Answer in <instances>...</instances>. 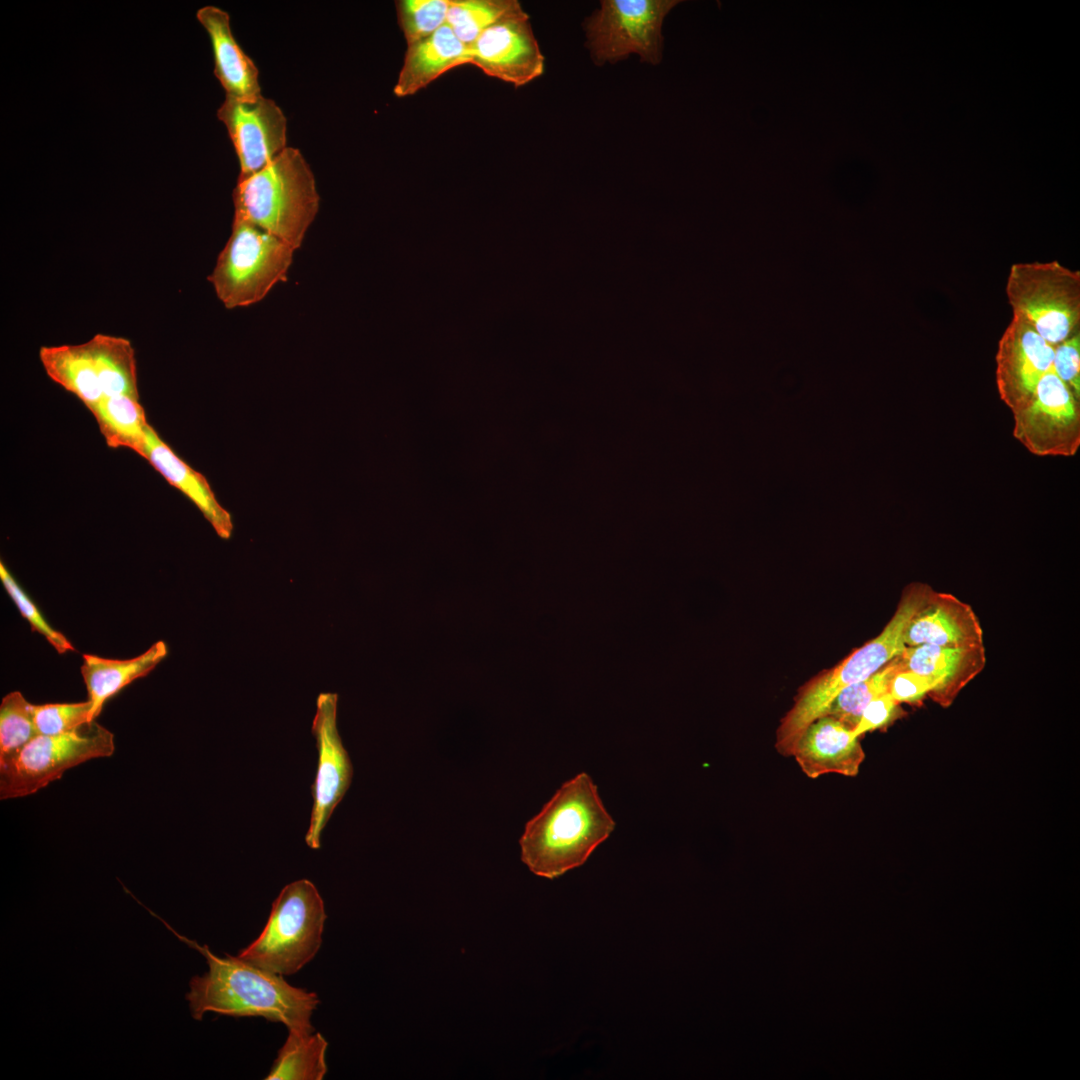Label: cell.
I'll use <instances>...</instances> for the list:
<instances>
[{
    "instance_id": "cell-1",
    "label": "cell",
    "mask_w": 1080,
    "mask_h": 1080,
    "mask_svg": "<svg viewBox=\"0 0 1080 1080\" xmlns=\"http://www.w3.org/2000/svg\"><path fill=\"white\" fill-rule=\"evenodd\" d=\"M146 909L207 961L208 971L191 978L186 994L195 1020L200 1021L205 1013L214 1012L232 1017H263L282 1023L288 1031L314 1032L311 1017L320 1002L315 992L294 987L282 975L247 963L238 956L219 957L207 945L179 934Z\"/></svg>"
},
{
    "instance_id": "cell-2",
    "label": "cell",
    "mask_w": 1080,
    "mask_h": 1080,
    "mask_svg": "<svg viewBox=\"0 0 1080 1080\" xmlns=\"http://www.w3.org/2000/svg\"><path fill=\"white\" fill-rule=\"evenodd\" d=\"M614 828L597 785L581 772L527 822L519 841L521 859L534 874L554 879L583 865Z\"/></svg>"
},
{
    "instance_id": "cell-3",
    "label": "cell",
    "mask_w": 1080,
    "mask_h": 1080,
    "mask_svg": "<svg viewBox=\"0 0 1080 1080\" xmlns=\"http://www.w3.org/2000/svg\"><path fill=\"white\" fill-rule=\"evenodd\" d=\"M931 589L925 583L907 585L895 613L878 636L853 651L837 666L811 678L798 690L794 704L776 731L775 748L780 755L792 756L802 733L814 720L825 715L841 690L865 680L901 654L905 648V628Z\"/></svg>"
},
{
    "instance_id": "cell-4",
    "label": "cell",
    "mask_w": 1080,
    "mask_h": 1080,
    "mask_svg": "<svg viewBox=\"0 0 1080 1080\" xmlns=\"http://www.w3.org/2000/svg\"><path fill=\"white\" fill-rule=\"evenodd\" d=\"M314 174L302 153L287 147L254 175L237 180L235 216L282 239L295 250L319 210Z\"/></svg>"
},
{
    "instance_id": "cell-5",
    "label": "cell",
    "mask_w": 1080,
    "mask_h": 1080,
    "mask_svg": "<svg viewBox=\"0 0 1080 1080\" xmlns=\"http://www.w3.org/2000/svg\"><path fill=\"white\" fill-rule=\"evenodd\" d=\"M326 918L323 899L311 881L289 883L274 900L259 936L237 956L278 975L295 974L318 953Z\"/></svg>"
},
{
    "instance_id": "cell-6",
    "label": "cell",
    "mask_w": 1080,
    "mask_h": 1080,
    "mask_svg": "<svg viewBox=\"0 0 1080 1080\" xmlns=\"http://www.w3.org/2000/svg\"><path fill=\"white\" fill-rule=\"evenodd\" d=\"M294 251L282 239L234 215L231 235L208 280L227 309L255 304L287 280Z\"/></svg>"
},
{
    "instance_id": "cell-7",
    "label": "cell",
    "mask_w": 1080,
    "mask_h": 1080,
    "mask_svg": "<svg viewBox=\"0 0 1080 1080\" xmlns=\"http://www.w3.org/2000/svg\"><path fill=\"white\" fill-rule=\"evenodd\" d=\"M1006 294L1013 315L1052 346L1080 331V271L1058 261L1015 263Z\"/></svg>"
},
{
    "instance_id": "cell-8",
    "label": "cell",
    "mask_w": 1080,
    "mask_h": 1080,
    "mask_svg": "<svg viewBox=\"0 0 1080 1080\" xmlns=\"http://www.w3.org/2000/svg\"><path fill=\"white\" fill-rule=\"evenodd\" d=\"M114 735L97 722L59 735H37L10 759L0 762V798L31 795L88 760L109 757Z\"/></svg>"
},
{
    "instance_id": "cell-9",
    "label": "cell",
    "mask_w": 1080,
    "mask_h": 1080,
    "mask_svg": "<svg viewBox=\"0 0 1080 1080\" xmlns=\"http://www.w3.org/2000/svg\"><path fill=\"white\" fill-rule=\"evenodd\" d=\"M674 0H602L583 22L586 47L596 65L616 63L636 54L649 64L660 63L662 25Z\"/></svg>"
},
{
    "instance_id": "cell-10",
    "label": "cell",
    "mask_w": 1080,
    "mask_h": 1080,
    "mask_svg": "<svg viewBox=\"0 0 1080 1080\" xmlns=\"http://www.w3.org/2000/svg\"><path fill=\"white\" fill-rule=\"evenodd\" d=\"M1013 435L1038 456H1074L1080 447V399L1053 367L1031 399L1012 412Z\"/></svg>"
},
{
    "instance_id": "cell-11",
    "label": "cell",
    "mask_w": 1080,
    "mask_h": 1080,
    "mask_svg": "<svg viewBox=\"0 0 1080 1080\" xmlns=\"http://www.w3.org/2000/svg\"><path fill=\"white\" fill-rule=\"evenodd\" d=\"M217 117L233 143L240 166L238 180L254 175L287 148L286 116L263 95L251 99L226 96Z\"/></svg>"
},
{
    "instance_id": "cell-12",
    "label": "cell",
    "mask_w": 1080,
    "mask_h": 1080,
    "mask_svg": "<svg viewBox=\"0 0 1080 1080\" xmlns=\"http://www.w3.org/2000/svg\"><path fill=\"white\" fill-rule=\"evenodd\" d=\"M337 694L320 693L312 734L316 740L318 766L312 795L314 798L306 844L312 849L321 846L320 837L335 807L348 790L353 767L337 729Z\"/></svg>"
},
{
    "instance_id": "cell-13",
    "label": "cell",
    "mask_w": 1080,
    "mask_h": 1080,
    "mask_svg": "<svg viewBox=\"0 0 1080 1080\" xmlns=\"http://www.w3.org/2000/svg\"><path fill=\"white\" fill-rule=\"evenodd\" d=\"M468 50L469 64L515 87L544 72V56L523 9L487 28Z\"/></svg>"
},
{
    "instance_id": "cell-14",
    "label": "cell",
    "mask_w": 1080,
    "mask_h": 1080,
    "mask_svg": "<svg viewBox=\"0 0 1080 1080\" xmlns=\"http://www.w3.org/2000/svg\"><path fill=\"white\" fill-rule=\"evenodd\" d=\"M1053 359L1054 346L1028 322L1013 315L995 356L998 393L1012 412L1031 399L1041 378L1053 367Z\"/></svg>"
},
{
    "instance_id": "cell-15",
    "label": "cell",
    "mask_w": 1080,
    "mask_h": 1080,
    "mask_svg": "<svg viewBox=\"0 0 1080 1080\" xmlns=\"http://www.w3.org/2000/svg\"><path fill=\"white\" fill-rule=\"evenodd\" d=\"M903 669L929 680V696L940 706L949 707L959 692L986 665L983 644L939 646L922 644L905 647L900 654Z\"/></svg>"
},
{
    "instance_id": "cell-16",
    "label": "cell",
    "mask_w": 1080,
    "mask_h": 1080,
    "mask_svg": "<svg viewBox=\"0 0 1080 1080\" xmlns=\"http://www.w3.org/2000/svg\"><path fill=\"white\" fill-rule=\"evenodd\" d=\"M903 641L905 647L978 645L983 644V630L969 604L952 594L931 589L910 618Z\"/></svg>"
},
{
    "instance_id": "cell-17",
    "label": "cell",
    "mask_w": 1080,
    "mask_h": 1080,
    "mask_svg": "<svg viewBox=\"0 0 1080 1080\" xmlns=\"http://www.w3.org/2000/svg\"><path fill=\"white\" fill-rule=\"evenodd\" d=\"M792 756L807 777L816 779L830 773L856 776L865 753L851 729L824 715L808 725Z\"/></svg>"
},
{
    "instance_id": "cell-18",
    "label": "cell",
    "mask_w": 1080,
    "mask_h": 1080,
    "mask_svg": "<svg viewBox=\"0 0 1080 1080\" xmlns=\"http://www.w3.org/2000/svg\"><path fill=\"white\" fill-rule=\"evenodd\" d=\"M166 481L181 491L199 509L217 535L229 539L233 531L231 514L219 503L207 479L182 460L149 424L142 456Z\"/></svg>"
},
{
    "instance_id": "cell-19",
    "label": "cell",
    "mask_w": 1080,
    "mask_h": 1080,
    "mask_svg": "<svg viewBox=\"0 0 1080 1080\" xmlns=\"http://www.w3.org/2000/svg\"><path fill=\"white\" fill-rule=\"evenodd\" d=\"M196 17L211 41L214 74L226 96L251 99L262 95L258 68L235 40L229 14L207 5L197 11Z\"/></svg>"
},
{
    "instance_id": "cell-20",
    "label": "cell",
    "mask_w": 1080,
    "mask_h": 1080,
    "mask_svg": "<svg viewBox=\"0 0 1080 1080\" xmlns=\"http://www.w3.org/2000/svg\"><path fill=\"white\" fill-rule=\"evenodd\" d=\"M469 62L468 47L445 24L430 36L407 45L393 92L397 97L414 95L447 71Z\"/></svg>"
},
{
    "instance_id": "cell-21",
    "label": "cell",
    "mask_w": 1080,
    "mask_h": 1080,
    "mask_svg": "<svg viewBox=\"0 0 1080 1080\" xmlns=\"http://www.w3.org/2000/svg\"><path fill=\"white\" fill-rule=\"evenodd\" d=\"M168 653L164 641H157L144 653L130 659H107L92 654L83 655L81 674L91 703V718L95 720L107 700L138 678L148 675Z\"/></svg>"
},
{
    "instance_id": "cell-22",
    "label": "cell",
    "mask_w": 1080,
    "mask_h": 1080,
    "mask_svg": "<svg viewBox=\"0 0 1080 1080\" xmlns=\"http://www.w3.org/2000/svg\"><path fill=\"white\" fill-rule=\"evenodd\" d=\"M39 359L46 374L80 399L89 410L104 398L88 342L42 346Z\"/></svg>"
},
{
    "instance_id": "cell-23",
    "label": "cell",
    "mask_w": 1080,
    "mask_h": 1080,
    "mask_svg": "<svg viewBox=\"0 0 1080 1080\" xmlns=\"http://www.w3.org/2000/svg\"><path fill=\"white\" fill-rule=\"evenodd\" d=\"M104 397L129 396L139 399L135 353L123 337L96 334L87 341Z\"/></svg>"
},
{
    "instance_id": "cell-24",
    "label": "cell",
    "mask_w": 1080,
    "mask_h": 1080,
    "mask_svg": "<svg viewBox=\"0 0 1080 1080\" xmlns=\"http://www.w3.org/2000/svg\"><path fill=\"white\" fill-rule=\"evenodd\" d=\"M90 411L108 446L129 448L142 456L149 423L139 399L104 397Z\"/></svg>"
},
{
    "instance_id": "cell-25",
    "label": "cell",
    "mask_w": 1080,
    "mask_h": 1080,
    "mask_svg": "<svg viewBox=\"0 0 1080 1080\" xmlns=\"http://www.w3.org/2000/svg\"><path fill=\"white\" fill-rule=\"evenodd\" d=\"M328 1042L319 1032L289 1031L266 1080H322Z\"/></svg>"
},
{
    "instance_id": "cell-26",
    "label": "cell",
    "mask_w": 1080,
    "mask_h": 1080,
    "mask_svg": "<svg viewBox=\"0 0 1080 1080\" xmlns=\"http://www.w3.org/2000/svg\"><path fill=\"white\" fill-rule=\"evenodd\" d=\"M521 9L516 0H451L446 24L470 47L487 28Z\"/></svg>"
},
{
    "instance_id": "cell-27",
    "label": "cell",
    "mask_w": 1080,
    "mask_h": 1080,
    "mask_svg": "<svg viewBox=\"0 0 1080 1080\" xmlns=\"http://www.w3.org/2000/svg\"><path fill=\"white\" fill-rule=\"evenodd\" d=\"M901 669L903 664L899 654L870 677L841 690L830 703L825 715L835 718L853 731L867 705L888 691L891 679Z\"/></svg>"
},
{
    "instance_id": "cell-28",
    "label": "cell",
    "mask_w": 1080,
    "mask_h": 1080,
    "mask_svg": "<svg viewBox=\"0 0 1080 1080\" xmlns=\"http://www.w3.org/2000/svg\"><path fill=\"white\" fill-rule=\"evenodd\" d=\"M34 705L19 691L3 697L0 705V762L13 757L38 735L34 723Z\"/></svg>"
},
{
    "instance_id": "cell-29",
    "label": "cell",
    "mask_w": 1080,
    "mask_h": 1080,
    "mask_svg": "<svg viewBox=\"0 0 1080 1080\" xmlns=\"http://www.w3.org/2000/svg\"><path fill=\"white\" fill-rule=\"evenodd\" d=\"M451 0L396 1L398 23L406 44L424 39L446 24Z\"/></svg>"
},
{
    "instance_id": "cell-30",
    "label": "cell",
    "mask_w": 1080,
    "mask_h": 1080,
    "mask_svg": "<svg viewBox=\"0 0 1080 1080\" xmlns=\"http://www.w3.org/2000/svg\"><path fill=\"white\" fill-rule=\"evenodd\" d=\"M89 700L76 703L34 705V723L38 735L68 733L92 722Z\"/></svg>"
},
{
    "instance_id": "cell-31",
    "label": "cell",
    "mask_w": 1080,
    "mask_h": 1080,
    "mask_svg": "<svg viewBox=\"0 0 1080 1080\" xmlns=\"http://www.w3.org/2000/svg\"><path fill=\"white\" fill-rule=\"evenodd\" d=\"M0 579L7 594L17 606L20 614L29 622L33 631L38 632L45 637V639L60 654L75 650L70 641L61 632L49 625L37 606L7 570L3 562L0 563Z\"/></svg>"
},
{
    "instance_id": "cell-32",
    "label": "cell",
    "mask_w": 1080,
    "mask_h": 1080,
    "mask_svg": "<svg viewBox=\"0 0 1080 1080\" xmlns=\"http://www.w3.org/2000/svg\"><path fill=\"white\" fill-rule=\"evenodd\" d=\"M1053 369L1080 399V331L1054 347Z\"/></svg>"
},
{
    "instance_id": "cell-33",
    "label": "cell",
    "mask_w": 1080,
    "mask_h": 1080,
    "mask_svg": "<svg viewBox=\"0 0 1080 1080\" xmlns=\"http://www.w3.org/2000/svg\"><path fill=\"white\" fill-rule=\"evenodd\" d=\"M898 704L888 691L876 697L862 712L853 734L859 738L866 732L886 726L898 717Z\"/></svg>"
},
{
    "instance_id": "cell-34",
    "label": "cell",
    "mask_w": 1080,
    "mask_h": 1080,
    "mask_svg": "<svg viewBox=\"0 0 1080 1080\" xmlns=\"http://www.w3.org/2000/svg\"><path fill=\"white\" fill-rule=\"evenodd\" d=\"M932 688L927 678L901 669L891 679L888 692L897 703H915L928 695Z\"/></svg>"
}]
</instances>
